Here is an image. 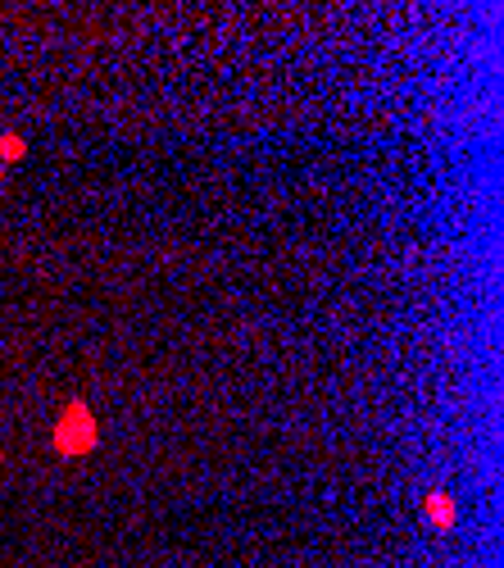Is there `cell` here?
Listing matches in <instances>:
<instances>
[{"label":"cell","mask_w":504,"mask_h":568,"mask_svg":"<svg viewBox=\"0 0 504 568\" xmlns=\"http://www.w3.org/2000/svg\"><path fill=\"white\" fill-rule=\"evenodd\" d=\"M55 445L60 455H87L96 445V414L87 410V404H69L60 428H55Z\"/></svg>","instance_id":"obj_1"},{"label":"cell","mask_w":504,"mask_h":568,"mask_svg":"<svg viewBox=\"0 0 504 568\" xmlns=\"http://www.w3.org/2000/svg\"><path fill=\"white\" fill-rule=\"evenodd\" d=\"M428 518H432V527L450 533V527H454V501H450L445 492H432V496H428Z\"/></svg>","instance_id":"obj_2"},{"label":"cell","mask_w":504,"mask_h":568,"mask_svg":"<svg viewBox=\"0 0 504 568\" xmlns=\"http://www.w3.org/2000/svg\"><path fill=\"white\" fill-rule=\"evenodd\" d=\"M23 155V137H0V159H14Z\"/></svg>","instance_id":"obj_3"}]
</instances>
